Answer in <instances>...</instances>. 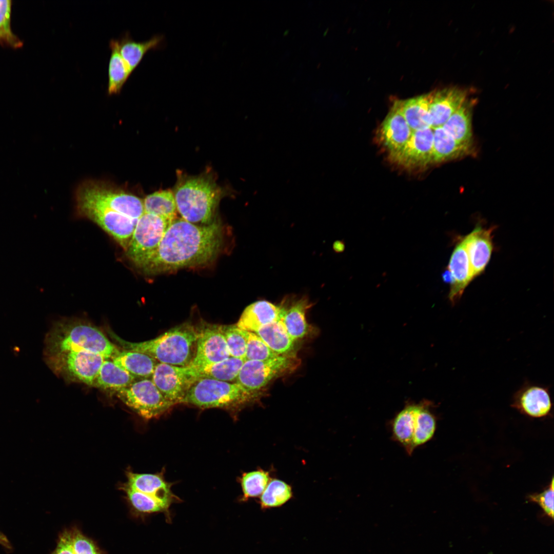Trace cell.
<instances>
[{
	"mask_svg": "<svg viewBox=\"0 0 554 554\" xmlns=\"http://www.w3.org/2000/svg\"><path fill=\"white\" fill-rule=\"evenodd\" d=\"M44 357L70 350H86L112 359L120 351L96 326L78 319L56 321L46 335Z\"/></svg>",
	"mask_w": 554,
	"mask_h": 554,
	"instance_id": "obj_3",
	"label": "cell"
},
{
	"mask_svg": "<svg viewBox=\"0 0 554 554\" xmlns=\"http://www.w3.org/2000/svg\"><path fill=\"white\" fill-rule=\"evenodd\" d=\"M223 242L222 227L217 221L199 225L175 219L143 270L153 275L206 265L216 258Z\"/></svg>",
	"mask_w": 554,
	"mask_h": 554,
	"instance_id": "obj_1",
	"label": "cell"
},
{
	"mask_svg": "<svg viewBox=\"0 0 554 554\" xmlns=\"http://www.w3.org/2000/svg\"><path fill=\"white\" fill-rule=\"evenodd\" d=\"M44 358L57 376L91 386L105 360L100 354L86 350H70Z\"/></svg>",
	"mask_w": 554,
	"mask_h": 554,
	"instance_id": "obj_8",
	"label": "cell"
},
{
	"mask_svg": "<svg viewBox=\"0 0 554 554\" xmlns=\"http://www.w3.org/2000/svg\"><path fill=\"white\" fill-rule=\"evenodd\" d=\"M11 1L0 0V41L17 48L21 47L22 43L11 29Z\"/></svg>",
	"mask_w": 554,
	"mask_h": 554,
	"instance_id": "obj_40",
	"label": "cell"
},
{
	"mask_svg": "<svg viewBox=\"0 0 554 554\" xmlns=\"http://www.w3.org/2000/svg\"><path fill=\"white\" fill-rule=\"evenodd\" d=\"M197 330L195 352L189 366L202 367L230 357L220 325H204Z\"/></svg>",
	"mask_w": 554,
	"mask_h": 554,
	"instance_id": "obj_13",
	"label": "cell"
},
{
	"mask_svg": "<svg viewBox=\"0 0 554 554\" xmlns=\"http://www.w3.org/2000/svg\"><path fill=\"white\" fill-rule=\"evenodd\" d=\"M311 306L306 297L292 300L287 306L286 304L280 306V320L287 333L294 341L303 338L308 330L306 320V312Z\"/></svg>",
	"mask_w": 554,
	"mask_h": 554,
	"instance_id": "obj_22",
	"label": "cell"
},
{
	"mask_svg": "<svg viewBox=\"0 0 554 554\" xmlns=\"http://www.w3.org/2000/svg\"><path fill=\"white\" fill-rule=\"evenodd\" d=\"M530 501L537 503L549 517L553 518V479L548 487L539 493L529 495Z\"/></svg>",
	"mask_w": 554,
	"mask_h": 554,
	"instance_id": "obj_41",
	"label": "cell"
},
{
	"mask_svg": "<svg viewBox=\"0 0 554 554\" xmlns=\"http://www.w3.org/2000/svg\"><path fill=\"white\" fill-rule=\"evenodd\" d=\"M72 546L75 554H98L94 543L81 532L71 533Z\"/></svg>",
	"mask_w": 554,
	"mask_h": 554,
	"instance_id": "obj_42",
	"label": "cell"
},
{
	"mask_svg": "<svg viewBox=\"0 0 554 554\" xmlns=\"http://www.w3.org/2000/svg\"><path fill=\"white\" fill-rule=\"evenodd\" d=\"M126 487L151 495L170 505L174 498L171 485L157 474L128 472Z\"/></svg>",
	"mask_w": 554,
	"mask_h": 554,
	"instance_id": "obj_23",
	"label": "cell"
},
{
	"mask_svg": "<svg viewBox=\"0 0 554 554\" xmlns=\"http://www.w3.org/2000/svg\"><path fill=\"white\" fill-rule=\"evenodd\" d=\"M416 407V403L407 404L391 423L393 439L404 447L409 455L413 451L412 443Z\"/></svg>",
	"mask_w": 554,
	"mask_h": 554,
	"instance_id": "obj_30",
	"label": "cell"
},
{
	"mask_svg": "<svg viewBox=\"0 0 554 554\" xmlns=\"http://www.w3.org/2000/svg\"><path fill=\"white\" fill-rule=\"evenodd\" d=\"M278 355L258 335L248 331L245 361H265Z\"/></svg>",
	"mask_w": 554,
	"mask_h": 554,
	"instance_id": "obj_39",
	"label": "cell"
},
{
	"mask_svg": "<svg viewBox=\"0 0 554 554\" xmlns=\"http://www.w3.org/2000/svg\"><path fill=\"white\" fill-rule=\"evenodd\" d=\"M173 193L177 212L191 223L207 225L213 217L220 201L225 193L212 173L197 175L178 172Z\"/></svg>",
	"mask_w": 554,
	"mask_h": 554,
	"instance_id": "obj_2",
	"label": "cell"
},
{
	"mask_svg": "<svg viewBox=\"0 0 554 554\" xmlns=\"http://www.w3.org/2000/svg\"><path fill=\"white\" fill-rule=\"evenodd\" d=\"M111 360L117 366L137 380L151 379L158 363L146 354L128 350L120 351Z\"/></svg>",
	"mask_w": 554,
	"mask_h": 554,
	"instance_id": "obj_24",
	"label": "cell"
},
{
	"mask_svg": "<svg viewBox=\"0 0 554 554\" xmlns=\"http://www.w3.org/2000/svg\"><path fill=\"white\" fill-rule=\"evenodd\" d=\"M494 227L483 228L477 226L464 237L473 278L480 275L487 265L493 250L492 232Z\"/></svg>",
	"mask_w": 554,
	"mask_h": 554,
	"instance_id": "obj_18",
	"label": "cell"
},
{
	"mask_svg": "<svg viewBox=\"0 0 554 554\" xmlns=\"http://www.w3.org/2000/svg\"><path fill=\"white\" fill-rule=\"evenodd\" d=\"M431 406V403L428 401L417 404L412 443L413 451L430 441L435 433L437 421Z\"/></svg>",
	"mask_w": 554,
	"mask_h": 554,
	"instance_id": "obj_33",
	"label": "cell"
},
{
	"mask_svg": "<svg viewBox=\"0 0 554 554\" xmlns=\"http://www.w3.org/2000/svg\"><path fill=\"white\" fill-rule=\"evenodd\" d=\"M108 333L124 350L142 352L158 363L177 366L190 364L198 337L197 329L189 323L175 326L154 339L144 342L127 341L111 330Z\"/></svg>",
	"mask_w": 554,
	"mask_h": 554,
	"instance_id": "obj_4",
	"label": "cell"
},
{
	"mask_svg": "<svg viewBox=\"0 0 554 554\" xmlns=\"http://www.w3.org/2000/svg\"><path fill=\"white\" fill-rule=\"evenodd\" d=\"M53 554H75L72 546L71 533L66 531L62 533Z\"/></svg>",
	"mask_w": 554,
	"mask_h": 554,
	"instance_id": "obj_43",
	"label": "cell"
},
{
	"mask_svg": "<svg viewBox=\"0 0 554 554\" xmlns=\"http://www.w3.org/2000/svg\"><path fill=\"white\" fill-rule=\"evenodd\" d=\"M292 497L290 485L281 480L273 479L260 496V504L263 509L279 507L286 503Z\"/></svg>",
	"mask_w": 554,
	"mask_h": 554,
	"instance_id": "obj_35",
	"label": "cell"
},
{
	"mask_svg": "<svg viewBox=\"0 0 554 554\" xmlns=\"http://www.w3.org/2000/svg\"><path fill=\"white\" fill-rule=\"evenodd\" d=\"M452 282L448 294L449 301L454 305L462 296L465 289L474 279L463 239L456 245L447 267Z\"/></svg>",
	"mask_w": 554,
	"mask_h": 554,
	"instance_id": "obj_19",
	"label": "cell"
},
{
	"mask_svg": "<svg viewBox=\"0 0 554 554\" xmlns=\"http://www.w3.org/2000/svg\"><path fill=\"white\" fill-rule=\"evenodd\" d=\"M173 221L145 213L138 220L125 250L136 266L143 269L156 251L167 228Z\"/></svg>",
	"mask_w": 554,
	"mask_h": 554,
	"instance_id": "obj_7",
	"label": "cell"
},
{
	"mask_svg": "<svg viewBox=\"0 0 554 554\" xmlns=\"http://www.w3.org/2000/svg\"><path fill=\"white\" fill-rule=\"evenodd\" d=\"M151 380L163 395L174 405L182 402L194 382L190 368L157 363Z\"/></svg>",
	"mask_w": 554,
	"mask_h": 554,
	"instance_id": "obj_12",
	"label": "cell"
},
{
	"mask_svg": "<svg viewBox=\"0 0 554 554\" xmlns=\"http://www.w3.org/2000/svg\"><path fill=\"white\" fill-rule=\"evenodd\" d=\"M136 380L112 360L105 359L95 377L93 386L116 392L128 387Z\"/></svg>",
	"mask_w": 554,
	"mask_h": 554,
	"instance_id": "obj_32",
	"label": "cell"
},
{
	"mask_svg": "<svg viewBox=\"0 0 554 554\" xmlns=\"http://www.w3.org/2000/svg\"><path fill=\"white\" fill-rule=\"evenodd\" d=\"M220 329L230 356L245 360L248 331L236 325H220Z\"/></svg>",
	"mask_w": 554,
	"mask_h": 554,
	"instance_id": "obj_37",
	"label": "cell"
},
{
	"mask_svg": "<svg viewBox=\"0 0 554 554\" xmlns=\"http://www.w3.org/2000/svg\"><path fill=\"white\" fill-rule=\"evenodd\" d=\"M76 208L80 215L96 224L126 249L138 220L86 203L76 202Z\"/></svg>",
	"mask_w": 554,
	"mask_h": 554,
	"instance_id": "obj_11",
	"label": "cell"
},
{
	"mask_svg": "<svg viewBox=\"0 0 554 554\" xmlns=\"http://www.w3.org/2000/svg\"><path fill=\"white\" fill-rule=\"evenodd\" d=\"M128 499L137 510L144 513H152L167 510L170 505L151 495L126 487Z\"/></svg>",
	"mask_w": 554,
	"mask_h": 554,
	"instance_id": "obj_38",
	"label": "cell"
},
{
	"mask_svg": "<svg viewBox=\"0 0 554 554\" xmlns=\"http://www.w3.org/2000/svg\"><path fill=\"white\" fill-rule=\"evenodd\" d=\"M254 395L235 382L202 378L191 385L182 403L204 409H235L249 402Z\"/></svg>",
	"mask_w": 554,
	"mask_h": 554,
	"instance_id": "obj_5",
	"label": "cell"
},
{
	"mask_svg": "<svg viewBox=\"0 0 554 554\" xmlns=\"http://www.w3.org/2000/svg\"><path fill=\"white\" fill-rule=\"evenodd\" d=\"M296 363L293 354L278 355L265 361L246 360L235 383L254 394L274 378L292 369Z\"/></svg>",
	"mask_w": 554,
	"mask_h": 554,
	"instance_id": "obj_10",
	"label": "cell"
},
{
	"mask_svg": "<svg viewBox=\"0 0 554 554\" xmlns=\"http://www.w3.org/2000/svg\"><path fill=\"white\" fill-rule=\"evenodd\" d=\"M512 406L531 417H545L552 407L549 388L526 382L514 393Z\"/></svg>",
	"mask_w": 554,
	"mask_h": 554,
	"instance_id": "obj_15",
	"label": "cell"
},
{
	"mask_svg": "<svg viewBox=\"0 0 554 554\" xmlns=\"http://www.w3.org/2000/svg\"><path fill=\"white\" fill-rule=\"evenodd\" d=\"M412 132L401 112L399 101L395 102L380 128L381 141L389 155L400 150Z\"/></svg>",
	"mask_w": 554,
	"mask_h": 554,
	"instance_id": "obj_17",
	"label": "cell"
},
{
	"mask_svg": "<svg viewBox=\"0 0 554 554\" xmlns=\"http://www.w3.org/2000/svg\"><path fill=\"white\" fill-rule=\"evenodd\" d=\"M115 393L124 404L146 419L159 417L174 405L163 395L151 379L136 380Z\"/></svg>",
	"mask_w": 554,
	"mask_h": 554,
	"instance_id": "obj_9",
	"label": "cell"
},
{
	"mask_svg": "<svg viewBox=\"0 0 554 554\" xmlns=\"http://www.w3.org/2000/svg\"><path fill=\"white\" fill-rule=\"evenodd\" d=\"M399 102L401 112L412 131L431 128L428 93Z\"/></svg>",
	"mask_w": 554,
	"mask_h": 554,
	"instance_id": "obj_29",
	"label": "cell"
},
{
	"mask_svg": "<svg viewBox=\"0 0 554 554\" xmlns=\"http://www.w3.org/2000/svg\"><path fill=\"white\" fill-rule=\"evenodd\" d=\"M433 138V130L431 128L413 131L404 146L389 155L390 158L398 165L410 169L432 164Z\"/></svg>",
	"mask_w": 554,
	"mask_h": 554,
	"instance_id": "obj_14",
	"label": "cell"
},
{
	"mask_svg": "<svg viewBox=\"0 0 554 554\" xmlns=\"http://www.w3.org/2000/svg\"><path fill=\"white\" fill-rule=\"evenodd\" d=\"M0 545L7 549L12 548L11 544L7 537L0 531Z\"/></svg>",
	"mask_w": 554,
	"mask_h": 554,
	"instance_id": "obj_44",
	"label": "cell"
},
{
	"mask_svg": "<svg viewBox=\"0 0 554 554\" xmlns=\"http://www.w3.org/2000/svg\"><path fill=\"white\" fill-rule=\"evenodd\" d=\"M76 202L86 203L138 220L144 213L143 201L136 195L97 181H86L77 188Z\"/></svg>",
	"mask_w": 554,
	"mask_h": 554,
	"instance_id": "obj_6",
	"label": "cell"
},
{
	"mask_svg": "<svg viewBox=\"0 0 554 554\" xmlns=\"http://www.w3.org/2000/svg\"><path fill=\"white\" fill-rule=\"evenodd\" d=\"M276 354H292L294 342L280 320L266 325L254 332Z\"/></svg>",
	"mask_w": 554,
	"mask_h": 554,
	"instance_id": "obj_31",
	"label": "cell"
},
{
	"mask_svg": "<svg viewBox=\"0 0 554 554\" xmlns=\"http://www.w3.org/2000/svg\"><path fill=\"white\" fill-rule=\"evenodd\" d=\"M279 320H280V306L261 300L248 305L236 325L242 329L254 333L261 327Z\"/></svg>",
	"mask_w": 554,
	"mask_h": 554,
	"instance_id": "obj_21",
	"label": "cell"
},
{
	"mask_svg": "<svg viewBox=\"0 0 554 554\" xmlns=\"http://www.w3.org/2000/svg\"><path fill=\"white\" fill-rule=\"evenodd\" d=\"M118 41L120 53L132 72L149 51L160 50L166 45L165 37L161 34H155L145 41L137 42L129 32H126Z\"/></svg>",
	"mask_w": 554,
	"mask_h": 554,
	"instance_id": "obj_20",
	"label": "cell"
},
{
	"mask_svg": "<svg viewBox=\"0 0 554 554\" xmlns=\"http://www.w3.org/2000/svg\"><path fill=\"white\" fill-rule=\"evenodd\" d=\"M145 213L173 221L177 212L173 191L159 190L148 195L143 200Z\"/></svg>",
	"mask_w": 554,
	"mask_h": 554,
	"instance_id": "obj_34",
	"label": "cell"
},
{
	"mask_svg": "<svg viewBox=\"0 0 554 554\" xmlns=\"http://www.w3.org/2000/svg\"><path fill=\"white\" fill-rule=\"evenodd\" d=\"M245 361L243 359L229 357L223 361L202 367L189 366L195 381L202 378H208L234 383Z\"/></svg>",
	"mask_w": 554,
	"mask_h": 554,
	"instance_id": "obj_26",
	"label": "cell"
},
{
	"mask_svg": "<svg viewBox=\"0 0 554 554\" xmlns=\"http://www.w3.org/2000/svg\"><path fill=\"white\" fill-rule=\"evenodd\" d=\"M270 480L269 472L261 468L244 473L240 480L242 500L260 497Z\"/></svg>",
	"mask_w": 554,
	"mask_h": 554,
	"instance_id": "obj_36",
	"label": "cell"
},
{
	"mask_svg": "<svg viewBox=\"0 0 554 554\" xmlns=\"http://www.w3.org/2000/svg\"><path fill=\"white\" fill-rule=\"evenodd\" d=\"M472 101L467 98L442 126L457 141L468 146L472 144Z\"/></svg>",
	"mask_w": 554,
	"mask_h": 554,
	"instance_id": "obj_25",
	"label": "cell"
},
{
	"mask_svg": "<svg viewBox=\"0 0 554 554\" xmlns=\"http://www.w3.org/2000/svg\"><path fill=\"white\" fill-rule=\"evenodd\" d=\"M431 163H438L464 156L470 151L471 146L461 144L447 133L442 127L433 129Z\"/></svg>",
	"mask_w": 554,
	"mask_h": 554,
	"instance_id": "obj_27",
	"label": "cell"
},
{
	"mask_svg": "<svg viewBox=\"0 0 554 554\" xmlns=\"http://www.w3.org/2000/svg\"><path fill=\"white\" fill-rule=\"evenodd\" d=\"M109 46L111 54L108 68L107 94L111 95L120 93L132 72L120 53L118 39H111Z\"/></svg>",
	"mask_w": 554,
	"mask_h": 554,
	"instance_id": "obj_28",
	"label": "cell"
},
{
	"mask_svg": "<svg viewBox=\"0 0 554 554\" xmlns=\"http://www.w3.org/2000/svg\"><path fill=\"white\" fill-rule=\"evenodd\" d=\"M429 94L431 128L442 127L467 98V91L458 87H448Z\"/></svg>",
	"mask_w": 554,
	"mask_h": 554,
	"instance_id": "obj_16",
	"label": "cell"
}]
</instances>
